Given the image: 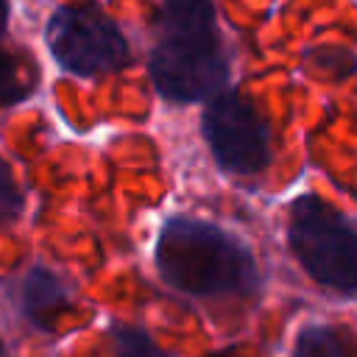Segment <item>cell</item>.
<instances>
[{"instance_id": "obj_1", "label": "cell", "mask_w": 357, "mask_h": 357, "mask_svg": "<svg viewBox=\"0 0 357 357\" xmlns=\"http://www.w3.org/2000/svg\"><path fill=\"white\" fill-rule=\"evenodd\" d=\"M153 265L167 287L195 298L251 296L262 287L257 257L245 240L192 215H170L162 223Z\"/></svg>"}, {"instance_id": "obj_2", "label": "cell", "mask_w": 357, "mask_h": 357, "mask_svg": "<svg viewBox=\"0 0 357 357\" xmlns=\"http://www.w3.org/2000/svg\"><path fill=\"white\" fill-rule=\"evenodd\" d=\"M148 75L156 95L170 103H201L226 86L229 59L212 0H162Z\"/></svg>"}, {"instance_id": "obj_3", "label": "cell", "mask_w": 357, "mask_h": 357, "mask_svg": "<svg viewBox=\"0 0 357 357\" xmlns=\"http://www.w3.org/2000/svg\"><path fill=\"white\" fill-rule=\"evenodd\" d=\"M284 234L290 254L312 282L343 298H354L357 234L346 212L315 192H301L290 204Z\"/></svg>"}, {"instance_id": "obj_4", "label": "cell", "mask_w": 357, "mask_h": 357, "mask_svg": "<svg viewBox=\"0 0 357 357\" xmlns=\"http://www.w3.org/2000/svg\"><path fill=\"white\" fill-rule=\"evenodd\" d=\"M45 42L53 61L81 78L117 73L128 64V42L123 31L89 0L59 6L45 25Z\"/></svg>"}, {"instance_id": "obj_5", "label": "cell", "mask_w": 357, "mask_h": 357, "mask_svg": "<svg viewBox=\"0 0 357 357\" xmlns=\"http://www.w3.org/2000/svg\"><path fill=\"white\" fill-rule=\"evenodd\" d=\"M201 131L215 165L229 176H257L271 165V128L257 106L223 86L204 100Z\"/></svg>"}, {"instance_id": "obj_6", "label": "cell", "mask_w": 357, "mask_h": 357, "mask_svg": "<svg viewBox=\"0 0 357 357\" xmlns=\"http://www.w3.org/2000/svg\"><path fill=\"white\" fill-rule=\"evenodd\" d=\"M17 304L33 329L53 332L56 318L73 304V296L56 271L33 265L17 284Z\"/></svg>"}, {"instance_id": "obj_7", "label": "cell", "mask_w": 357, "mask_h": 357, "mask_svg": "<svg viewBox=\"0 0 357 357\" xmlns=\"http://www.w3.org/2000/svg\"><path fill=\"white\" fill-rule=\"evenodd\" d=\"M293 357H349V349L335 326L307 324L296 335Z\"/></svg>"}, {"instance_id": "obj_8", "label": "cell", "mask_w": 357, "mask_h": 357, "mask_svg": "<svg viewBox=\"0 0 357 357\" xmlns=\"http://www.w3.org/2000/svg\"><path fill=\"white\" fill-rule=\"evenodd\" d=\"M33 89V73L22 67V61L3 47V36H0V106H14L20 100H25Z\"/></svg>"}, {"instance_id": "obj_9", "label": "cell", "mask_w": 357, "mask_h": 357, "mask_svg": "<svg viewBox=\"0 0 357 357\" xmlns=\"http://www.w3.org/2000/svg\"><path fill=\"white\" fill-rule=\"evenodd\" d=\"M112 340H114V357H170L142 326L134 324H114Z\"/></svg>"}, {"instance_id": "obj_10", "label": "cell", "mask_w": 357, "mask_h": 357, "mask_svg": "<svg viewBox=\"0 0 357 357\" xmlns=\"http://www.w3.org/2000/svg\"><path fill=\"white\" fill-rule=\"evenodd\" d=\"M25 209V195H22V187L17 184L14 178V170L11 165L0 156V226H11L20 220Z\"/></svg>"}, {"instance_id": "obj_11", "label": "cell", "mask_w": 357, "mask_h": 357, "mask_svg": "<svg viewBox=\"0 0 357 357\" xmlns=\"http://www.w3.org/2000/svg\"><path fill=\"white\" fill-rule=\"evenodd\" d=\"M8 28V0H0V36Z\"/></svg>"}, {"instance_id": "obj_12", "label": "cell", "mask_w": 357, "mask_h": 357, "mask_svg": "<svg viewBox=\"0 0 357 357\" xmlns=\"http://www.w3.org/2000/svg\"><path fill=\"white\" fill-rule=\"evenodd\" d=\"M209 357H240V349H223V351H215Z\"/></svg>"}, {"instance_id": "obj_13", "label": "cell", "mask_w": 357, "mask_h": 357, "mask_svg": "<svg viewBox=\"0 0 357 357\" xmlns=\"http://www.w3.org/2000/svg\"><path fill=\"white\" fill-rule=\"evenodd\" d=\"M0 357H6V343L0 340Z\"/></svg>"}]
</instances>
